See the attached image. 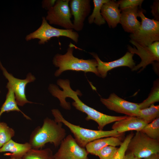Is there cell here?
Returning a JSON list of instances; mask_svg holds the SVG:
<instances>
[{
    "instance_id": "1",
    "label": "cell",
    "mask_w": 159,
    "mask_h": 159,
    "mask_svg": "<svg viewBox=\"0 0 159 159\" xmlns=\"http://www.w3.org/2000/svg\"><path fill=\"white\" fill-rule=\"evenodd\" d=\"M62 124L46 118L42 126L36 127L30 136L29 143L32 148L41 149L49 143L53 144L55 147L59 146L66 135Z\"/></svg>"
},
{
    "instance_id": "2",
    "label": "cell",
    "mask_w": 159,
    "mask_h": 159,
    "mask_svg": "<svg viewBox=\"0 0 159 159\" xmlns=\"http://www.w3.org/2000/svg\"><path fill=\"white\" fill-rule=\"evenodd\" d=\"M74 45L70 43L67 52L64 54H57L52 60L53 64L59 68L54 73L56 77L59 76L67 70L92 72L100 77L97 67L98 63L95 59H84L75 57L73 55Z\"/></svg>"
},
{
    "instance_id": "3",
    "label": "cell",
    "mask_w": 159,
    "mask_h": 159,
    "mask_svg": "<svg viewBox=\"0 0 159 159\" xmlns=\"http://www.w3.org/2000/svg\"><path fill=\"white\" fill-rule=\"evenodd\" d=\"M52 113L54 117V120L57 122H60L69 128L73 134L74 138L78 145L85 148L90 142L96 140L109 137H120L123 133H120L116 130H95L82 127L71 123L63 117L58 109L52 110Z\"/></svg>"
},
{
    "instance_id": "4",
    "label": "cell",
    "mask_w": 159,
    "mask_h": 159,
    "mask_svg": "<svg viewBox=\"0 0 159 159\" xmlns=\"http://www.w3.org/2000/svg\"><path fill=\"white\" fill-rule=\"evenodd\" d=\"M143 10L140 9L138 16L141 20L138 29L131 34V40L140 45L147 46L159 41V21L146 17Z\"/></svg>"
},
{
    "instance_id": "5",
    "label": "cell",
    "mask_w": 159,
    "mask_h": 159,
    "mask_svg": "<svg viewBox=\"0 0 159 159\" xmlns=\"http://www.w3.org/2000/svg\"><path fill=\"white\" fill-rule=\"evenodd\" d=\"M66 37L71 39L75 43H78L79 35L73 29H66L55 28L49 24L45 17H42V23L36 30L27 35L25 39L27 41L34 39H39V44H43L52 38Z\"/></svg>"
},
{
    "instance_id": "6",
    "label": "cell",
    "mask_w": 159,
    "mask_h": 159,
    "mask_svg": "<svg viewBox=\"0 0 159 159\" xmlns=\"http://www.w3.org/2000/svg\"><path fill=\"white\" fill-rule=\"evenodd\" d=\"M139 159L144 158L159 153V140L150 138L140 131L131 139L127 150Z\"/></svg>"
},
{
    "instance_id": "7",
    "label": "cell",
    "mask_w": 159,
    "mask_h": 159,
    "mask_svg": "<svg viewBox=\"0 0 159 159\" xmlns=\"http://www.w3.org/2000/svg\"><path fill=\"white\" fill-rule=\"evenodd\" d=\"M78 93L74 92L70 96L74 100L72 105L76 109L87 115V120H92L97 123L99 130H103L107 125L127 118V115L121 116H111L100 112L83 103L79 98Z\"/></svg>"
},
{
    "instance_id": "8",
    "label": "cell",
    "mask_w": 159,
    "mask_h": 159,
    "mask_svg": "<svg viewBox=\"0 0 159 159\" xmlns=\"http://www.w3.org/2000/svg\"><path fill=\"white\" fill-rule=\"evenodd\" d=\"M69 1L56 0L54 6L48 10L45 18L49 24L59 26L66 29H73Z\"/></svg>"
},
{
    "instance_id": "9",
    "label": "cell",
    "mask_w": 159,
    "mask_h": 159,
    "mask_svg": "<svg viewBox=\"0 0 159 159\" xmlns=\"http://www.w3.org/2000/svg\"><path fill=\"white\" fill-rule=\"evenodd\" d=\"M0 68L2 71L3 75L8 81L6 87H10L13 90L17 105L23 106L26 103H34L27 100L25 94V89L28 83L35 80V76L29 72L26 75L25 79L16 78L8 72L2 65L0 61Z\"/></svg>"
},
{
    "instance_id": "10",
    "label": "cell",
    "mask_w": 159,
    "mask_h": 159,
    "mask_svg": "<svg viewBox=\"0 0 159 159\" xmlns=\"http://www.w3.org/2000/svg\"><path fill=\"white\" fill-rule=\"evenodd\" d=\"M59 145L54 159H89L85 148L80 146L71 135L66 136Z\"/></svg>"
},
{
    "instance_id": "11",
    "label": "cell",
    "mask_w": 159,
    "mask_h": 159,
    "mask_svg": "<svg viewBox=\"0 0 159 159\" xmlns=\"http://www.w3.org/2000/svg\"><path fill=\"white\" fill-rule=\"evenodd\" d=\"M130 42L135 46L132 48L130 45L127 46V49L129 52L138 54L141 59L140 63L135 66L132 69V70H137L141 67L143 69L147 65L153 63L155 61L159 62V41L155 42L147 46L140 45L131 40Z\"/></svg>"
},
{
    "instance_id": "12",
    "label": "cell",
    "mask_w": 159,
    "mask_h": 159,
    "mask_svg": "<svg viewBox=\"0 0 159 159\" xmlns=\"http://www.w3.org/2000/svg\"><path fill=\"white\" fill-rule=\"evenodd\" d=\"M100 100L108 109L129 116L138 117L140 109L139 104L130 102L119 97L114 93L107 98H101Z\"/></svg>"
},
{
    "instance_id": "13",
    "label": "cell",
    "mask_w": 159,
    "mask_h": 159,
    "mask_svg": "<svg viewBox=\"0 0 159 159\" xmlns=\"http://www.w3.org/2000/svg\"><path fill=\"white\" fill-rule=\"evenodd\" d=\"M90 0H71L69 8L74 16L73 29L77 32L82 30L84 22L91 11Z\"/></svg>"
},
{
    "instance_id": "14",
    "label": "cell",
    "mask_w": 159,
    "mask_h": 159,
    "mask_svg": "<svg viewBox=\"0 0 159 159\" xmlns=\"http://www.w3.org/2000/svg\"><path fill=\"white\" fill-rule=\"evenodd\" d=\"M97 60L98 63L97 67L100 77L103 78L106 77L107 72L112 69L121 66H127L132 69L135 66L133 57L134 54L127 52L120 58L110 62H105L102 61L97 54L94 52H90Z\"/></svg>"
},
{
    "instance_id": "15",
    "label": "cell",
    "mask_w": 159,
    "mask_h": 159,
    "mask_svg": "<svg viewBox=\"0 0 159 159\" xmlns=\"http://www.w3.org/2000/svg\"><path fill=\"white\" fill-rule=\"evenodd\" d=\"M139 7H130L121 10L120 23L125 32L133 33L140 26L141 22L137 19L140 10Z\"/></svg>"
},
{
    "instance_id": "16",
    "label": "cell",
    "mask_w": 159,
    "mask_h": 159,
    "mask_svg": "<svg viewBox=\"0 0 159 159\" xmlns=\"http://www.w3.org/2000/svg\"><path fill=\"white\" fill-rule=\"evenodd\" d=\"M118 1L108 0L102 6L101 14L109 27L114 28L120 23L121 10Z\"/></svg>"
},
{
    "instance_id": "17",
    "label": "cell",
    "mask_w": 159,
    "mask_h": 159,
    "mask_svg": "<svg viewBox=\"0 0 159 159\" xmlns=\"http://www.w3.org/2000/svg\"><path fill=\"white\" fill-rule=\"evenodd\" d=\"M146 125L138 117L128 116L125 118L115 122L112 128L120 133H123L131 130L140 131Z\"/></svg>"
},
{
    "instance_id": "18",
    "label": "cell",
    "mask_w": 159,
    "mask_h": 159,
    "mask_svg": "<svg viewBox=\"0 0 159 159\" xmlns=\"http://www.w3.org/2000/svg\"><path fill=\"white\" fill-rule=\"evenodd\" d=\"M31 148V146L29 143H20L11 139L0 148V153L9 152L11 153H6L4 155L9 156L11 158L21 159L22 158Z\"/></svg>"
},
{
    "instance_id": "19",
    "label": "cell",
    "mask_w": 159,
    "mask_h": 159,
    "mask_svg": "<svg viewBox=\"0 0 159 159\" xmlns=\"http://www.w3.org/2000/svg\"><path fill=\"white\" fill-rule=\"evenodd\" d=\"M122 143L119 137H109L99 138L92 141L88 143L85 148L88 154L95 155L98 151L105 147L119 146Z\"/></svg>"
},
{
    "instance_id": "20",
    "label": "cell",
    "mask_w": 159,
    "mask_h": 159,
    "mask_svg": "<svg viewBox=\"0 0 159 159\" xmlns=\"http://www.w3.org/2000/svg\"><path fill=\"white\" fill-rule=\"evenodd\" d=\"M6 88L8 89V92L5 102L0 108V117L2 114L5 112H8L11 111H16L20 112L26 119L31 120L29 117L24 113L18 107L13 90L9 87Z\"/></svg>"
},
{
    "instance_id": "21",
    "label": "cell",
    "mask_w": 159,
    "mask_h": 159,
    "mask_svg": "<svg viewBox=\"0 0 159 159\" xmlns=\"http://www.w3.org/2000/svg\"><path fill=\"white\" fill-rule=\"evenodd\" d=\"M108 0H93L94 7L91 14L88 17V23H95L98 26L105 24V21L101 14V9L102 5Z\"/></svg>"
},
{
    "instance_id": "22",
    "label": "cell",
    "mask_w": 159,
    "mask_h": 159,
    "mask_svg": "<svg viewBox=\"0 0 159 159\" xmlns=\"http://www.w3.org/2000/svg\"><path fill=\"white\" fill-rule=\"evenodd\" d=\"M137 117L146 124L152 122L159 117V105L153 104L148 107L140 109Z\"/></svg>"
},
{
    "instance_id": "23",
    "label": "cell",
    "mask_w": 159,
    "mask_h": 159,
    "mask_svg": "<svg viewBox=\"0 0 159 159\" xmlns=\"http://www.w3.org/2000/svg\"><path fill=\"white\" fill-rule=\"evenodd\" d=\"M23 159H54V155L50 148L44 149L31 148L23 157Z\"/></svg>"
},
{
    "instance_id": "24",
    "label": "cell",
    "mask_w": 159,
    "mask_h": 159,
    "mask_svg": "<svg viewBox=\"0 0 159 159\" xmlns=\"http://www.w3.org/2000/svg\"><path fill=\"white\" fill-rule=\"evenodd\" d=\"M140 131L150 138L159 140V117L146 124Z\"/></svg>"
},
{
    "instance_id": "25",
    "label": "cell",
    "mask_w": 159,
    "mask_h": 159,
    "mask_svg": "<svg viewBox=\"0 0 159 159\" xmlns=\"http://www.w3.org/2000/svg\"><path fill=\"white\" fill-rule=\"evenodd\" d=\"M15 132L4 122H0V148L11 139Z\"/></svg>"
},
{
    "instance_id": "26",
    "label": "cell",
    "mask_w": 159,
    "mask_h": 159,
    "mask_svg": "<svg viewBox=\"0 0 159 159\" xmlns=\"http://www.w3.org/2000/svg\"><path fill=\"white\" fill-rule=\"evenodd\" d=\"M159 85L157 84H155V86L148 97L142 102L138 104L140 109L148 107L155 102H159Z\"/></svg>"
},
{
    "instance_id": "27",
    "label": "cell",
    "mask_w": 159,
    "mask_h": 159,
    "mask_svg": "<svg viewBox=\"0 0 159 159\" xmlns=\"http://www.w3.org/2000/svg\"><path fill=\"white\" fill-rule=\"evenodd\" d=\"M134 134L131 132L128 135L122 142L112 159H124L129 143Z\"/></svg>"
},
{
    "instance_id": "28",
    "label": "cell",
    "mask_w": 159,
    "mask_h": 159,
    "mask_svg": "<svg viewBox=\"0 0 159 159\" xmlns=\"http://www.w3.org/2000/svg\"><path fill=\"white\" fill-rule=\"evenodd\" d=\"M118 149L116 147L108 146L98 151L95 155L100 159H112Z\"/></svg>"
},
{
    "instance_id": "29",
    "label": "cell",
    "mask_w": 159,
    "mask_h": 159,
    "mask_svg": "<svg viewBox=\"0 0 159 159\" xmlns=\"http://www.w3.org/2000/svg\"><path fill=\"white\" fill-rule=\"evenodd\" d=\"M143 0H121L118 1L120 10L130 7L138 6L141 8Z\"/></svg>"
},
{
    "instance_id": "30",
    "label": "cell",
    "mask_w": 159,
    "mask_h": 159,
    "mask_svg": "<svg viewBox=\"0 0 159 159\" xmlns=\"http://www.w3.org/2000/svg\"><path fill=\"white\" fill-rule=\"evenodd\" d=\"M151 13L154 17V19L159 21V1L155 0L151 6Z\"/></svg>"
},
{
    "instance_id": "31",
    "label": "cell",
    "mask_w": 159,
    "mask_h": 159,
    "mask_svg": "<svg viewBox=\"0 0 159 159\" xmlns=\"http://www.w3.org/2000/svg\"><path fill=\"white\" fill-rule=\"evenodd\" d=\"M56 1V0H44L42 2V6L47 10L52 7Z\"/></svg>"
},
{
    "instance_id": "32",
    "label": "cell",
    "mask_w": 159,
    "mask_h": 159,
    "mask_svg": "<svg viewBox=\"0 0 159 159\" xmlns=\"http://www.w3.org/2000/svg\"><path fill=\"white\" fill-rule=\"evenodd\" d=\"M124 159H138L132 153L129 152L125 155Z\"/></svg>"
},
{
    "instance_id": "33",
    "label": "cell",
    "mask_w": 159,
    "mask_h": 159,
    "mask_svg": "<svg viewBox=\"0 0 159 159\" xmlns=\"http://www.w3.org/2000/svg\"><path fill=\"white\" fill-rule=\"evenodd\" d=\"M144 159H159V153L152 154Z\"/></svg>"
},
{
    "instance_id": "34",
    "label": "cell",
    "mask_w": 159,
    "mask_h": 159,
    "mask_svg": "<svg viewBox=\"0 0 159 159\" xmlns=\"http://www.w3.org/2000/svg\"><path fill=\"white\" fill-rule=\"evenodd\" d=\"M9 159H23V158H21V159H15V158H10Z\"/></svg>"
},
{
    "instance_id": "35",
    "label": "cell",
    "mask_w": 159,
    "mask_h": 159,
    "mask_svg": "<svg viewBox=\"0 0 159 159\" xmlns=\"http://www.w3.org/2000/svg\"><path fill=\"white\" fill-rule=\"evenodd\" d=\"M1 92V91L0 90V93Z\"/></svg>"
},
{
    "instance_id": "36",
    "label": "cell",
    "mask_w": 159,
    "mask_h": 159,
    "mask_svg": "<svg viewBox=\"0 0 159 159\" xmlns=\"http://www.w3.org/2000/svg\"><path fill=\"white\" fill-rule=\"evenodd\" d=\"M138 159H139V158H138Z\"/></svg>"
}]
</instances>
